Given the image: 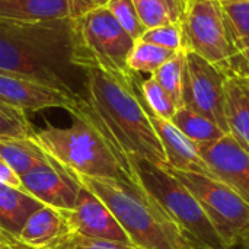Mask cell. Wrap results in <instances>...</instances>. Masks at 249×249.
<instances>
[{
  "instance_id": "obj_1",
  "label": "cell",
  "mask_w": 249,
  "mask_h": 249,
  "mask_svg": "<svg viewBox=\"0 0 249 249\" xmlns=\"http://www.w3.org/2000/svg\"><path fill=\"white\" fill-rule=\"evenodd\" d=\"M83 73L85 95H80L77 105L117 152L130 163L131 159H144L166 166L162 144L142 96V79L137 76L131 82H123L96 69H86Z\"/></svg>"
},
{
  "instance_id": "obj_2",
  "label": "cell",
  "mask_w": 249,
  "mask_h": 249,
  "mask_svg": "<svg viewBox=\"0 0 249 249\" xmlns=\"http://www.w3.org/2000/svg\"><path fill=\"white\" fill-rule=\"evenodd\" d=\"M70 114L73 117L70 127L48 124L35 131L34 140L47 156L74 175L112 178L139 185L131 163L117 152L92 118L77 104Z\"/></svg>"
},
{
  "instance_id": "obj_3",
  "label": "cell",
  "mask_w": 249,
  "mask_h": 249,
  "mask_svg": "<svg viewBox=\"0 0 249 249\" xmlns=\"http://www.w3.org/2000/svg\"><path fill=\"white\" fill-rule=\"evenodd\" d=\"M74 177L104 201L134 248L196 249L179 226L140 185L112 178Z\"/></svg>"
},
{
  "instance_id": "obj_4",
  "label": "cell",
  "mask_w": 249,
  "mask_h": 249,
  "mask_svg": "<svg viewBox=\"0 0 249 249\" xmlns=\"http://www.w3.org/2000/svg\"><path fill=\"white\" fill-rule=\"evenodd\" d=\"M136 181L179 226L196 249H229L194 194L166 166L131 159Z\"/></svg>"
},
{
  "instance_id": "obj_5",
  "label": "cell",
  "mask_w": 249,
  "mask_h": 249,
  "mask_svg": "<svg viewBox=\"0 0 249 249\" xmlns=\"http://www.w3.org/2000/svg\"><path fill=\"white\" fill-rule=\"evenodd\" d=\"M73 22L71 64L79 70L96 69L123 82L139 74L128 67L134 39L121 28L107 7L93 10Z\"/></svg>"
},
{
  "instance_id": "obj_6",
  "label": "cell",
  "mask_w": 249,
  "mask_h": 249,
  "mask_svg": "<svg viewBox=\"0 0 249 249\" xmlns=\"http://www.w3.org/2000/svg\"><path fill=\"white\" fill-rule=\"evenodd\" d=\"M184 48L233 76L238 50L231 36L220 0H187L181 20Z\"/></svg>"
},
{
  "instance_id": "obj_7",
  "label": "cell",
  "mask_w": 249,
  "mask_h": 249,
  "mask_svg": "<svg viewBox=\"0 0 249 249\" xmlns=\"http://www.w3.org/2000/svg\"><path fill=\"white\" fill-rule=\"evenodd\" d=\"M166 169L198 200L209 220L229 249L242 247L249 238V204L222 181L194 172Z\"/></svg>"
},
{
  "instance_id": "obj_8",
  "label": "cell",
  "mask_w": 249,
  "mask_h": 249,
  "mask_svg": "<svg viewBox=\"0 0 249 249\" xmlns=\"http://www.w3.org/2000/svg\"><path fill=\"white\" fill-rule=\"evenodd\" d=\"M228 74L198 54L185 50L182 105L210 118L228 133L225 83Z\"/></svg>"
},
{
  "instance_id": "obj_9",
  "label": "cell",
  "mask_w": 249,
  "mask_h": 249,
  "mask_svg": "<svg viewBox=\"0 0 249 249\" xmlns=\"http://www.w3.org/2000/svg\"><path fill=\"white\" fill-rule=\"evenodd\" d=\"M73 69L0 34V71L28 77L66 92H76L70 80Z\"/></svg>"
},
{
  "instance_id": "obj_10",
  "label": "cell",
  "mask_w": 249,
  "mask_h": 249,
  "mask_svg": "<svg viewBox=\"0 0 249 249\" xmlns=\"http://www.w3.org/2000/svg\"><path fill=\"white\" fill-rule=\"evenodd\" d=\"M79 98L77 92H66L28 77L0 71V99L25 112L48 108H63L70 112Z\"/></svg>"
},
{
  "instance_id": "obj_11",
  "label": "cell",
  "mask_w": 249,
  "mask_h": 249,
  "mask_svg": "<svg viewBox=\"0 0 249 249\" xmlns=\"http://www.w3.org/2000/svg\"><path fill=\"white\" fill-rule=\"evenodd\" d=\"M22 188L44 206L70 212L74 209L82 184L73 174L50 160L20 177Z\"/></svg>"
},
{
  "instance_id": "obj_12",
  "label": "cell",
  "mask_w": 249,
  "mask_h": 249,
  "mask_svg": "<svg viewBox=\"0 0 249 249\" xmlns=\"http://www.w3.org/2000/svg\"><path fill=\"white\" fill-rule=\"evenodd\" d=\"M64 213L73 233L86 238L131 245L127 233L111 213V210L99 197H96L83 185L79 191L74 209Z\"/></svg>"
},
{
  "instance_id": "obj_13",
  "label": "cell",
  "mask_w": 249,
  "mask_h": 249,
  "mask_svg": "<svg viewBox=\"0 0 249 249\" xmlns=\"http://www.w3.org/2000/svg\"><path fill=\"white\" fill-rule=\"evenodd\" d=\"M213 178L222 181L249 204V152L231 134L200 149Z\"/></svg>"
},
{
  "instance_id": "obj_14",
  "label": "cell",
  "mask_w": 249,
  "mask_h": 249,
  "mask_svg": "<svg viewBox=\"0 0 249 249\" xmlns=\"http://www.w3.org/2000/svg\"><path fill=\"white\" fill-rule=\"evenodd\" d=\"M149 115L153 128L159 137V142L162 144L168 168L182 172L201 174L213 178L207 163L200 155V149L188 137H185L172 121L160 118L150 111Z\"/></svg>"
},
{
  "instance_id": "obj_15",
  "label": "cell",
  "mask_w": 249,
  "mask_h": 249,
  "mask_svg": "<svg viewBox=\"0 0 249 249\" xmlns=\"http://www.w3.org/2000/svg\"><path fill=\"white\" fill-rule=\"evenodd\" d=\"M71 235L73 231L66 213L42 206L26 220L18 238L34 248L55 249L60 248Z\"/></svg>"
},
{
  "instance_id": "obj_16",
  "label": "cell",
  "mask_w": 249,
  "mask_h": 249,
  "mask_svg": "<svg viewBox=\"0 0 249 249\" xmlns=\"http://www.w3.org/2000/svg\"><path fill=\"white\" fill-rule=\"evenodd\" d=\"M225 95L228 134L249 152V79L228 76Z\"/></svg>"
},
{
  "instance_id": "obj_17",
  "label": "cell",
  "mask_w": 249,
  "mask_h": 249,
  "mask_svg": "<svg viewBox=\"0 0 249 249\" xmlns=\"http://www.w3.org/2000/svg\"><path fill=\"white\" fill-rule=\"evenodd\" d=\"M70 19L69 0H0V22L36 23Z\"/></svg>"
},
{
  "instance_id": "obj_18",
  "label": "cell",
  "mask_w": 249,
  "mask_h": 249,
  "mask_svg": "<svg viewBox=\"0 0 249 249\" xmlns=\"http://www.w3.org/2000/svg\"><path fill=\"white\" fill-rule=\"evenodd\" d=\"M34 196L20 188L0 184V228L19 235L26 220L42 207Z\"/></svg>"
},
{
  "instance_id": "obj_19",
  "label": "cell",
  "mask_w": 249,
  "mask_h": 249,
  "mask_svg": "<svg viewBox=\"0 0 249 249\" xmlns=\"http://www.w3.org/2000/svg\"><path fill=\"white\" fill-rule=\"evenodd\" d=\"M0 159L4 160L19 177L51 160L34 137H0Z\"/></svg>"
},
{
  "instance_id": "obj_20",
  "label": "cell",
  "mask_w": 249,
  "mask_h": 249,
  "mask_svg": "<svg viewBox=\"0 0 249 249\" xmlns=\"http://www.w3.org/2000/svg\"><path fill=\"white\" fill-rule=\"evenodd\" d=\"M171 121L198 149L206 147L212 143H216L225 134H228L214 121H212L210 118H207L184 105L177 109V112Z\"/></svg>"
},
{
  "instance_id": "obj_21",
  "label": "cell",
  "mask_w": 249,
  "mask_h": 249,
  "mask_svg": "<svg viewBox=\"0 0 249 249\" xmlns=\"http://www.w3.org/2000/svg\"><path fill=\"white\" fill-rule=\"evenodd\" d=\"M143 25L150 29L155 26L181 23L187 0H133Z\"/></svg>"
},
{
  "instance_id": "obj_22",
  "label": "cell",
  "mask_w": 249,
  "mask_h": 249,
  "mask_svg": "<svg viewBox=\"0 0 249 249\" xmlns=\"http://www.w3.org/2000/svg\"><path fill=\"white\" fill-rule=\"evenodd\" d=\"M178 51H172L146 41H136L128 55V67L134 73H156L168 60H171Z\"/></svg>"
},
{
  "instance_id": "obj_23",
  "label": "cell",
  "mask_w": 249,
  "mask_h": 249,
  "mask_svg": "<svg viewBox=\"0 0 249 249\" xmlns=\"http://www.w3.org/2000/svg\"><path fill=\"white\" fill-rule=\"evenodd\" d=\"M238 53L249 48V0H220Z\"/></svg>"
},
{
  "instance_id": "obj_24",
  "label": "cell",
  "mask_w": 249,
  "mask_h": 249,
  "mask_svg": "<svg viewBox=\"0 0 249 249\" xmlns=\"http://www.w3.org/2000/svg\"><path fill=\"white\" fill-rule=\"evenodd\" d=\"M158 83L169 93L175 104L182 107L184 77H185V48L179 50L171 60H168L156 73L152 74Z\"/></svg>"
},
{
  "instance_id": "obj_25",
  "label": "cell",
  "mask_w": 249,
  "mask_h": 249,
  "mask_svg": "<svg viewBox=\"0 0 249 249\" xmlns=\"http://www.w3.org/2000/svg\"><path fill=\"white\" fill-rule=\"evenodd\" d=\"M140 89H142L143 101L150 112H153L155 115H158L160 118L169 120V121L174 118V115L178 109V105L169 96V93L158 83V80L155 77L150 76L149 79L142 80Z\"/></svg>"
},
{
  "instance_id": "obj_26",
  "label": "cell",
  "mask_w": 249,
  "mask_h": 249,
  "mask_svg": "<svg viewBox=\"0 0 249 249\" xmlns=\"http://www.w3.org/2000/svg\"><path fill=\"white\" fill-rule=\"evenodd\" d=\"M34 134L35 130L26 112L0 99V137L29 139Z\"/></svg>"
},
{
  "instance_id": "obj_27",
  "label": "cell",
  "mask_w": 249,
  "mask_h": 249,
  "mask_svg": "<svg viewBox=\"0 0 249 249\" xmlns=\"http://www.w3.org/2000/svg\"><path fill=\"white\" fill-rule=\"evenodd\" d=\"M107 9L134 41H139L147 31V28L143 25L139 16V12L133 0H109Z\"/></svg>"
},
{
  "instance_id": "obj_28",
  "label": "cell",
  "mask_w": 249,
  "mask_h": 249,
  "mask_svg": "<svg viewBox=\"0 0 249 249\" xmlns=\"http://www.w3.org/2000/svg\"><path fill=\"white\" fill-rule=\"evenodd\" d=\"M140 39L172 51L184 50V35H182L181 23H171V25L150 28L143 34Z\"/></svg>"
},
{
  "instance_id": "obj_29",
  "label": "cell",
  "mask_w": 249,
  "mask_h": 249,
  "mask_svg": "<svg viewBox=\"0 0 249 249\" xmlns=\"http://www.w3.org/2000/svg\"><path fill=\"white\" fill-rule=\"evenodd\" d=\"M58 249H137L131 245L111 242V241H102V239H93L86 238L77 233H73Z\"/></svg>"
},
{
  "instance_id": "obj_30",
  "label": "cell",
  "mask_w": 249,
  "mask_h": 249,
  "mask_svg": "<svg viewBox=\"0 0 249 249\" xmlns=\"http://www.w3.org/2000/svg\"><path fill=\"white\" fill-rule=\"evenodd\" d=\"M109 0H69L70 19L82 18L93 10L107 7Z\"/></svg>"
},
{
  "instance_id": "obj_31",
  "label": "cell",
  "mask_w": 249,
  "mask_h": 249,
  "mask_svg": "<svg viewBox=\"0 0 249 249\" xmlns=\"http://www.w3.org/2000/svg\"><path fill=\"white\" fill-rule=\"evenodd\" d=\"M0 184L7 185V187H13V188H22V179L20 177L4 162L0 159Z\"/></svg>"
},
{
  "instance_id": "obj_32",
  "label": "cell",
  "mask_w": 249,
  "mask_h": 249,
  "mask_svg": "<svg viewBox=\"0 0 249 249\" xmlns=\"http://www.w3.org/2000/svg\"><path fill=\"white\" fill-rule=\"evenodd\" d=\"M0 249H38L26 245L16 235L0 228ZM58 249V248H55Z\"/></svg>"
},
{
  "instance_id": "obj_33",
  "label": "cell",
  "mask_w": 249,
  "mask_h": 249,
  "mask_svg": "<svg viewBox=\"0 0 249 249\" xmlns=\"http://www.w3.org/2000/svg\"><path fill=\"white\" fill-rule=\"evenodd\" d=\"M233 76H241V77L249 79V48L238 54V58L235 61Z\"/></svg>"
},
{
  "instance_id": "obj_34",
  "label": "cell",
  "mask_w": 249,
  "mask_h": 249,
  "mask_svg": "<svg viewBox=\"0 0 249 249\" xmlns=\"http://www.w3.org/2000/svg\"><path fill=\"white\" fill-rule=\"evenodd\" d=\"M242 247H244V249H249V238L247 239V242H245V244H244Z\"/></svg>"
}]
</instances>
